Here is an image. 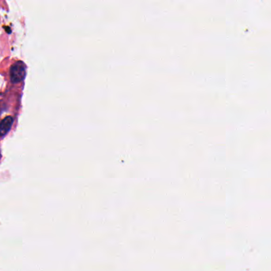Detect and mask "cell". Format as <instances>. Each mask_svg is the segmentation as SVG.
<instances>
[{"instance_id": "6da1fadb", "label": "cell", "mask_w": 271, "mask_h": 271, "mask_svg": "<svg viewBox=\"0 0 271 271\" xmlns=\"http://www.w3.org/2000/svg\"><path fill=\"white\" fill-rule=\"evenodd\" d=\"M27 74L26 65L22 61L15 63L10 69V77L12 83H17L23 81Z\"/></svg>"}, {"instance_id": "7a4b0ae2", "label": "cell", "mask_w": 271, "mask_h": 271, "mask_svg": "<svg viewBox=\"0 0 271 271\" xmlns=\"http://www.w3.org/2000/svg\"><path fill=\"white\" fill-rule=\"evenodd\" d=\"M14 120L12 116L4 118L0 123V137L4 136L9 132L10 130L13 125Z\"/></svg>"}]
</instances>
